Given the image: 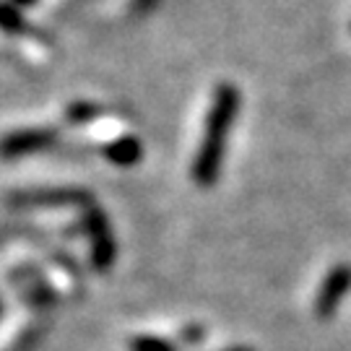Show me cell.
Masks as SVG:
<instances>
[{
	"mask_svg": "<svg viewBox=\"0 0 351 351\" xmlns=\"http://www.w3.org/2000/svg\"><path fill=\"white\" fill-rule=\"evenodd\" d=\"M239 112V88L234 84H219L213 91L211 110L206 114L203 138L193 162V180L201 188H211L221 175L224 146L229 141V130Z\"/></svg>",
	"mask_w": 351,
	"mask_h": 351,
	"instance_id": "cell-1",
	"label": "cell"
},
{
	"mask_svg": "<svg viewBox=\"0 0 351 351\" xmlns=\"http://www.w3.org/2000/svg\"><path fill=\"white\" fill-rule=\"evenodd\" d=\"M351 291V265L349 263H339L333 265L326 274L323 284L317 289V300H315V317L320 320H328L333 317L336 310L341 307L343 297Z\"/></svg>",
	"mask_w": 351,
	"mask_h": 351,
	"instance_id": "cell-2",
	"label": "cell"
},
{
	"mask_svg": "<svg viewBox=\"0 0 351 351\" xmlns=\"http://www.w3.org/2000/svg\"><path fill=\"white\" fill-rule=\"evenodd\" d=\"M58 138L52 128H32V130H16L0 138V159H24L37 151L50 149Z\"/></svg>",
	"mask_w": 351,
	"mask_h": 351,
	"instance_id": "cell-3",
	"label": "cell"
},
{
	"mask_svg": "<svg viewBox=\"0 0 351 351\" xmlns=\"http://www.w3.org/2000/svg\"><path fill=\"white\" fill-rule=\"evenodd\" d=\"M86 229L88 237H91V261L99 271H107L114 263V255H117V245H114L107 216L97 208H91L86 213Z\"/></svg>",
	"mask_w": 351,
	"mask_h": 351,
	"instance_id": "cell-4",
	"label": "cell"
},
{
	"mask_svg": "<svg viewBox=\"0 0 351 351\" xmlns=\"http://www.w3.org/2000/svg\"><path fill=\"white\" fill-rule=\"evenodd\" d=\"M84 193L75 190H34V193H19L11 203L16 206H68V203H81Z\"/></svg>",
	"mask_w": 351,
	"mask_h": 351,
	"instance_id": "cell-5",
	"label": "cell"
},
{
	"mask_svg": "<svg viewBox=\"0 0 351 351\" xmlns=\"http://www.w3.org/2000/svg\"><path fill=\"white\" fill-rule=\"evenodd\" d=\"M101 154H104L112 164H117V167H133V164L141 162V156H143V146H141L138 138H133V136H123V138L107 143V146L101 149Z\"/></svg>",
	"mask_w": 351,
	"mask_h": 351,
	"instance_id": "cell-6",
	"label": "cell"
},
{
	"mask_svg": "<svg viewBox=\"0 0 351 351\" xmlns=\"http://www.w3.org/2000/svg\"><path fill=\"white\" fill-rule=\"evenodd\" d=\"M0 29L5 34H24L29 29L21 8H16L11 0H0Z\"/></svg>",
	"mask_w": 351,
	"mask_h": 351,
	"instance_id": "cell-7",
	"label": "cell"
},
{
	"mask_svg": "<svg viewBox=\"0 0 351 351\" xmlns=\"http://www.w3.org/2000/svg\"><path fill=\"white\" fill-rule=\"evenodd\" d=\"M101 110L97 104H86V101H81V104H71L68 107V123H73V125H81V123H88V120H94V117H99Z\"/></svg>",
	"mask_w": 351,
	"mask_h": 351,
	"instance_id": "cell-8",
	"label": "cell"
},
{
	"mask_svg": "<svg viewBox=\"0 0 351 351\" xmlns=\"http://www.w3.org/2000/svg\"><path fill=\"white\" fill-rule=\"evenodd\" d=\"M130 351H175V346L156 336H136L130 341Z\"/></svg>",
	"mask_w": 351,
	"mask_h": 351,
	"instance_id": "cell-9",
	"label": "cell"
},
{
	"mask_svg": "<svg viewBox=\"0 0 351 351\" xmlns=\"http://www.w3.org/2000/svg\"><path fill=\"white\" fill-rule=\"evenodd\" d=\"M13 5H16V8H21V11H24V8H32V5H37L39 0H11Z\"/></svg>",
	"mask_w": 351,
	"mask_h": 351,
	"instance_id": "cell-10",
	"label": "cell"
},
{
	"mask_svg": "<svg viewBox=\"0 0 351 351\" xmlns=\"http://www.w3.org/2000/svg\"><path fill=\"white\" fill-rule=\"evenodd\" d=\"M229 351H252V349H242V346H237V349H229Z\"/></svg>",
	"mask_w": 351,
	"mask_h": 351,
	"instance_id": "cell-11",
	"label": "cell"
}]
</instances>
